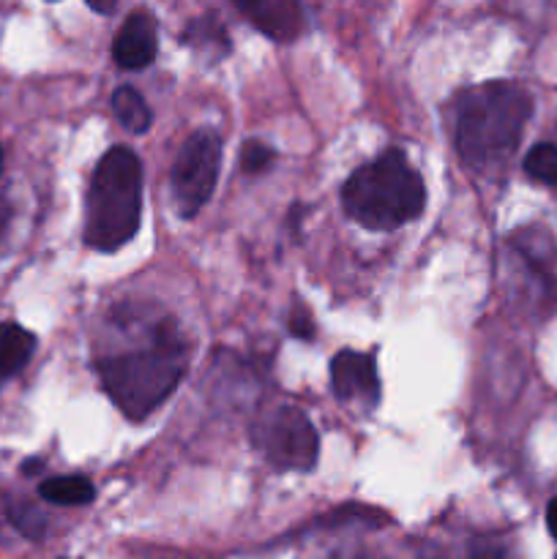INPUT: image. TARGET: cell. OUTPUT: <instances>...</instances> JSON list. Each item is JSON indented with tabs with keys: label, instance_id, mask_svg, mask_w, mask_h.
I'll use <instances>...</instances> for the list:
<instances>
[{
	"label": "cell",
	"instance_id": "obj_13",
	"mask_svg": "<svg viewBox=\"0 0 557 559\" xmlns=\"http://www.w3.org/2000/svg\"><path fill=\"white\" fill-rule=\"evenodd\" d=\"M186 41H189L194 49H205L213 60L229 52L227 33H224V27L218 25V20L191 22L189 31H186Z\"/></svg>",
	"mask_w": 557,
	"mask_h": 559
},
{
	"label": "cell",
	"instance_id": "obj_4",
	"mask_svg": "<svg viewBox=\"0 0 557 559\" xmlns=\"http://www.w3.org/2000/svg\"><path fill=\"white\" fill-rule=\"evenodd\" d=\"M183 344L175 342L173 336H162L151 349L102 360L98 374H102V385L115 402V407L126 418L142 420L173 396L180 377H183Z\"/></svg>",
	"mask_w": 557,
	"mask_h": 559
},
{
	"label": "cell",
	"instance_id": "obj_10",
	"mask_svg": "<svg viewBox=\"0 0 557 559\" xmlns=\"http://www.w3.org/2000/svg\"><path fill=\"white\" fill-rule=\"evenodd\" d=\"M36 349V336L14 322H0V385L25 369Z\"/></svg>",
	"mask_w": 557,
	"mask_h": 559
},
{
	"label": "cell",
	"instance_id": "obj_2",
	"mask_svg": "<svg viewBox=\"0 0 557 559\" xmlns=\"http://www.w3.org/2000/svg\"><path fill=\"white\" fill-rule=\"evenodd\" d=\"M342 205L360 227L388 233L420 216L426 186L402 151H386L349 175L342 189Z\"/></svg>",
	"mask_w": 557,
	"mask_h": 559
},
{
	"label": "cell",
	"instance_id": "obj_14",
	"mask_svg": "<svg viewBox=\"0 0 557 559\" xmlns=\"http://www.w3.org/2000/svg\"><path fill=\"white\" fill-rule=\"evenodd\" d=\"M524 173L541 183L557 186V147L549 142L530 147V153L524 156Z\"/></svg>",
	"mask_w": 557,
	"mask_h": 559
},
{
	"label": "cell",
	"instance_id": "obj_5",
	"mask_svg": "<svg viewBox=\"0 0 557 559\" xmlns=\"http://www.w3.org/2000/svg\"><path fill=\"white\" fill-rule=\"evenodd\" d=\"M222 167V140L216 131H194L169 169V191L180 218H194L211 200Z\"/></svg>",
	"mask_w": 557,
	"mask_h": 559
},
{
	"label": "cell",
	"instance_id": "obj_19",
	"mask_svg": "<svg viewBox=\"0 0 557 559\" xmlns=\"http://www.w3.org/2000/svg\"><path fill=\"white\" fill-rule=\"evenodd\" d=\"M5 222H9V211H3V207H0V238H3Z\"/></svg>",
	"mask_w": 557,
	"mask_h": 559
},
{
	"label": "cell",
	"instance_id": "obj_7",
	"mask_svg": "<svg viewBox=\"0 0 557 559\" xmlns=\"http://www.w3.org/2000/svg\"><path fill=\"white\" fill-rule=\"evenodd\" d=\"M331 382L336 396L347 404L375 407L380 399V380L371 355L349 353V349L339 353L331 364Z\"/></svg>",
	"mask_w": 557,
	"mask_h": 559
},
{
	"label": "cell",
	"instance_id": "obj_8",
	"mask_svg": "<svg viewBox=\"0 0 557 559\" xmlns=\"http://www.w3.org/2000/svg\"><path fill=\"white\" fill-rule=\"evenodd\" d=\"M112 58L120 69L140 71L156 58V20L147 11H134L118 31Z\"/></svg>",
	"mask_w": 557,
	"mask_h": 559
},
{
	"label": "cell",
	"instance_id": "obj_20",
	"mask_svg": "<svg viewBox=\"0 0 557 559\" xmlns=\"http://www.w3.org/2000/svg\"><path fill=\"white\" fill-rule=\"evenodd\" d=\"M0 169H3V147H0Z\"/></svg>",
	"mask_w": 557,
	"mask_h": 559
},
{
	"label": "cell",
	"instance_id": "obj_12",
	"mask_svg": "<svg viewBox=\"0 0 557 559\" xmlns=\"http://www.w3.org/2000/svg\"><path fill=\"white\" fill-rule=\"evenodd\" d=\"M38 497L52 506H87L96 497L91 480L80 475H66V478H49L38 486Z\"/></svg>",
	"mask_w": 557,
	"mask_h": 559
},
{
	"label": "cell",
	"instance_id": "obj_3",
	"mask_svg": "<svg viewBox=\"0 0 557 559\" xmlns=\"http://www.w3.org/2000/svg\"><path fill=\"white\" fill-rule=\"evenodd\" d=\"M142 164L129 147L104 153L85 205V240L96 251H118L140 229Z\"/></svg>",
	"mask_w": 557,
	"mask_h": 559
},
{
	"label": "cell",
	"instance_id": "obj_11",
	"mask_svg": "<svg viewBox=\"0 0 557 559\" xmlns=\"http://www.w3.org/2000/svg\"><path fill=\"white\" fill-rule=\"evenodd\" d=\"M112 112L118 118V123L123 126L131 134H145L153 123L151 107L145 104V98L140 96V91H134L131 85L118 87L112 93Z\"/></svg>",
	"mask_w": 557,
	"mask_h": 559
},
{
	"label": "cell",
	"instance_id": "obj_1",
	"mask_svg": "<svg viewBox=\"0 0 557 559\" xmlns=\"http://www.w3.org/2000/svg\"><path fill=\"white\" fill-rule=\"evenodd\" d=\"M533 112L528 93L508 82H489L464 93L457 104L453 142L470 169H497L511 158Z\"/></svg>",
	"mask_w": 557,
	"mask_h": 559
},
{
	"label": "cell",
	"instance_id": "obj_16",
	"mask_svg": "<svg viewBox=\"0 0 557 559\" xmlns=\"http://www.w3.org/2000/svg\"><path fill=\"white\" fill-rule=\"evenodd\" d=\"M273 162H276V153H273V147H268L265 142L249 140L240 147V167H244V173L260 175L265 173Z\"/></svg>",
	"mask_w": 557,
	"mask_h": 559
},
{
	"label": "cell",
	"instance_id": "obj_6",
	"mask_svg": "<svg viewBox=\"0 0 557 559\" xmlns=\"http://www.w3.org/2000/svg\"><path fill=\"white\" fill-rule=\"evenodd\" d=\"M254 445L276 469H311L320 453L315 426L300 409L276 407L257 424Z\"/></svg>",
	"mask_w": 557,
	"mask_h": 559
},
{
	"label": "cell",
	"instance_id": "obj_9",
	"mask_svg": "<svg viewBox=\"0 0 557 559\" xmlns=\"http://www.w3.org/2000/svg\"><path fill=\"white\" fill-rule=\"evenodd\" d=\"M240 14L276 41H293L304 31V9L293 0H251L238 3Z\"/></svg>",
	"mask_w": 557,
	"mask_h": 559
},
{
	"label": "cell",
	"instance_id": "obj_15",
	"mask_svg": "<svg viewBox=\"0 0 557 559\" xmlns=\"http://www.w3.org/2000/svg\"><path fill=\"white\" fill-rule=\"evenodd\" d=\"M9 519L16 530H20L25 538L38 540L44 538V530H47V519L38 511L36 506H27V502H16L9 508Z\"/></svg>",
	"mask_w": 557,
	"mask_h": 559
},
{
	"label": "cell",
	"instance_id": "obj_18",
	"mask_svg": "<svg viewBox=\"0 0 557 559\" xmlns=\"http://www.w3.org/2000/svg\"><path fill=\"white\" fill-rule=\"evenodd\" d=\"M546 527H549L552 538L557 540V497L549 502V508H546Z\"/></svg>",
	"mask_w": 557,
	"mask_h": 559
},
{
	"label": "cell",
	"instance_id": "obj_17",
	"mask_svg": "<svg viewBox=\"0 0 557 559\" xmlns=\"http://www.w3.org/2000/svg\"><path fill=\"white\" fill-rule=\"evenodd\" d=\"M289 331H293V336L306 338V342H309V338L315 336V322H311V317H309V311H306V306H295L293 317H289Z\"/></svg>",
	"mask_w": 557,
	"mask_h": 559
}]
</instances>
